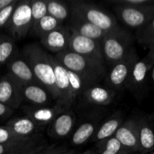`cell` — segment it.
<instances>
[{
    "mask_svg": "<svg viewBox=\"0 0 154 154\" xmlns=\"http://www.w3.org/2000/svg\"><path fill=\"white\" fill-rule=\"evenodd\" d=\"M23 57L32 69L37 81L43 86L57 101L58 90L55 84L53 67L51 62V55L43 51L40 45L30 43L23 48Z\"/></svg>",
    "mask_w": 154,
    "mask_h": 154,
    "instance_id": "6da1fadb",
    "label": "cell"
},
{
    "mask_svg": "<svg viewBox=\"0 0 154 154\" xmlns=\"http://www.w3.org/2000/svg\"><path fill=\"white\" fill-rule=\"evenodd\" d=\"M151 69H152L144 58L143 60H138L132 70L126 88L130 89L133 93H139L143 88Z\"/></svg>",
    "mask_w": 154,
    "mask_h": 154,
    "instance_id": "44dd1931",
    "label": "cell"
},
{
    "mask_svg": "<svg viewBox=\"0 0 154 154\" xmlns=\"http://www.w3.org/2000/svg\"><path fill=\"white\" fill-rule=\"evenodd\" d=\"M81 154H96L95 152H93L92 151H87V152H83V153Z\"/></svg>",
    "mask_w": 154,
    "mask_h": 154,
    "instance_id": "b9f144b4",
    "label": "cell"
},
{
    "mask_svg": "<svg viewBox=\"0 0 154 154\" xmlns=\"http://www.w3.org/2000/svg\"><path fill=\"white\" fill-rule=\"evenodd\" d=\"M31 0L19 1L16 4L11 19L6 25L13 39L21 40L32 30Z\"/></svg>",
    "mask_w": 154,
    "mask_h": 154,
    "instance_id": "52a82bcc",
    "label": "cell"
},
{
    "mask_svg": "<svg viewBox=\"0 0 154 154\" xmlns=\"http://www.w3.org/2000/svg\"><path fill=\"white\" fill-rule=\"evenodd\" d=\"M44 148H45V146H44V144H42L41 137L39 136L36 139H34L32 143H30L29 144L24 146L23 148L11 154H36Z\"/></svg>",
    "mask_w": 154,
    "mask_h": 154,
    "instance_id": "1f68e13d",
    "label": "cell"
},
{
    "mask_svg": "<svg viewBox=\"0 0 154 154\" xmlns=\"http://www.w3.org/2000/svg\"><path fill=\"white\" fill-rule=\"evenodd\" d=\"M68 77L69 81V88H70V93L72 96V98L74 101L76 98L84 92L86 88H88V84L76 73L70 71L68 69Z\"/></svg>",
    "mask_w": 154,
    "mask_h": 154,
    "instance_id": "83f0119b",
    "label": "cell"
},
{
    "mask_svg": "<svg viewBox=\"0 0 154 154\" xmlns=\"http://www.w3.org/2000/svg\"><path fill=\"white\" fill-rule=\"evenodd\" d=\"M123 123H124L123 116L121 115V113H116V115L111 116L109 119H107L97 130L93 140L98 143L115 136L116 131L118 130V128L121 126Z\"/></svg>",
    "mask_w": 154,
    "mask_h": 154,
    "instance_id": "7402d4cb",
    "label": "cell"
},
{
    "mask_svg": "<svg viewBox=\"0 0 154 154\" xmlns=\"http://www.w3.org/2000/svg\"><path fill=\"white\" fill-rule=\"evenodd\" d=\"M140 152L147 154L154 151V130L147 117L137 118Z\"/></svg>",
    "mask_w": 154,
    "mask_h": 154,
    "instance_id": "ffe728a7",
    "label": "cell"
},
{
    "mask_svg": "<svg viewBox=\"0 0 154 154\" xmlns=\"http://www.w3.org/2000/svg\"><path fill=\"white\" fill-rule=\"evenodd\" d=\"M97 124L95 122H86L79 125L71 137V143L79 146L87 143L97 132Z\"/></svg>",
    "mask_w": 154,
    "mask_h": 154,
    "instance_id": "603a6c76",
    "label": "cell"
},
{
    "mask_svg": "<svg viewBox=\"0 0 154 154\" xmlns=\"http://www.w3.org/2000/svg\"><path fill=\"white\" fill-rule=\"evenodd\" d=\"M22 111L25 115L26 117L30 118L39 126H44L47 125H51L54 119L59 116L63 112L69 110L60 104H56L54 106H37L26 105L21 107Z\"/></svg>",
    "mask_w": 154,
    "mask_h": 154,
    "instance_id": "9c48e42d",
    "label": "cell"
},
{
    "mask_svg": "<svg viewBox=\"0 0 154 154\" xmlns=\"http://www.w3.org/2000/svg\"><path fill=\"white\" fill-rule=\"evenodd\" d=\"M146 61L148 62L150 68L152 69L154 66V42L149 47V52L144 58Z\"/></svg>",
    "mask_w": 154,
    "mask_h": 154,
    "instance_id": "74e56055",
    "label": "cell"
},
{
    "mask_svg": "<svg viewBox=\"0 0 154 154\" xmlns=\"http://www.w3.org/2000/svg\"><path fill=\"white\" fill-rule=\"evenodd\" d=\"M19 88L23 101L31 104V106H51L54 99L51 93L40 83H32L20 85Z\"/></svg>",
    "mask_w": 154,
    "mask_h": 154,
    "instance_id": "4fadbf2b",
    "label": "cell"
},
{
    "mask_svg": "<svg viewBox=\"0 0 154 154\" xmlns=\"http://www.w3.org/2000/svg\"><path fill=\"white\" fill-rule=\"evenodd\" d=\"M18 0H14V2L12 4H10L9 5H7L6 7H5L4 9H2L0 11V28L6 26L11 19V16L14 11V8L16 6Z\"/></svg>",
    "mask_w": 154,
    "mask_h": 154,
    "instance_id": "836d02e7",
    "label": "cell"
},
{
    "mask_svg": "<svg viewBox=\"0 0 154 154\" xmlns=\"http://www.w3.org/2000/svg\"><path fill=\"white\" fill-rule=\"evenodd\" d=\"M138 60L139 57L134 49L124 60L113 65L106 76L108 88L116 92L126 88L132 70Z\"/></svg>",
    "mask_w": 154,
    "mask_h": 154,
    "instance_id": "8992f818",
    "label": "cell"
},
{
    "mask_svg": "<svg viewBox=\"0 0 154 154\" xmlns=\"http://www.w3.org/2000/svg\"><path fill=\"white\" fill-rule=\"evenodd\" d=\"M76 116L71 110H67L57 116L49 125L48 135L53 139L66 138L73 130Z\"/></svg>",
    "mask_w": 154,
    "mask_h": 154,
    "instance_id": "2e32d148",
    "label": "cell"
},
{
    "mask_svg": "<svg viewBox=\"0 0 154 154\" xmlns=\"http://www.w3.org/2000/svg\"><path fill=\"white\" fill-rule=\"evenodd\" d=\"M147 154H154V151L153 152H149V153H147Z\"/></svg>",
    "mask_w": 154,
    "mask_h": 154,
    "instance_id": "7bdbcfd3",
    "label": "cell"
},
{
    "mask_svg": "<svg viewBox=\"0 0 154 154\" xmlns=\"http://www.w3.org/2000/svg\"><path fill=\"white\" fill-rule=\"evenodd\" d=\"M83 98L88 104L97 106H107L114 101L116 91L109 88L99 85H93L88 87L82 93Z\"/></svg>",
    "mask_w": 154,
    "mask_h": 154,
    "instance_id": "d6986e66",
    "label": "cell"
},
{
    "mask_svg": "<svg viewBox=\"0 0 154 154\" xmlns=\"http://www.w3.org/2000/svg\"><path fill=\"white\" fill-rule=\"evenodd\" d=\"M70 21H69V31L72 32H75L77 34H79L81 36L100 42L103 40V38L106 36L107 32L101 30L97 26L90 23L89 22L70 14Z\"/></svg>",
    "mask_w": 154,
    "mask_h": 154,
    "instance_id": "e0dca14e",
    "label": "cell"
},
{
    "mask_svg": "<svg viewBox=\"0 0 154 154\" xmlns=\"http://www.w3.org/2000/svg\"><path fill=\"white\" fill-rule=\"evenodd\" d=\"M40 135L30 139V140H26V141H19V142H11V143H4V144H0V154H11L22 148H23L24 146H26L27 144H29L30 143H32L34 139H36L37 137H39Z\"/></svg>",
    "mask_w": 154,
    "mask_h": 154,
    "instance_id": "4dcf8cb0",
    "label": "cell"
},
{
    "mask_svg": "<svg viewBox=\"0 0 154 154\" xmlns=\"http://www.w3.org/2000/svg\"><path fill=\"white\" fill-rule=\"evenodd\" d=\"M70 31L62 25L48 32L41 38V43L48 51L55 54L68 50Z\"/></svg>",
    "mask_w": 154,
    "mask_h": 154,
    "instance_id": "9a60e30c",
    "label": "cell"
},
{
    "mask_svg": "<svg viewBox=\"0 0 154 154\" xmlns=\"http://www.w3.org/2000/svg\"><path fill=\"white\" fill-rule=\"evenodd\" d=\"M151 77H152V80L154 82V66L152 68V69H151Z\"/></svg>",
    "mask_w": 154,
    "mask_h": 154,
    "instance_id": "ab89813d",
    "label": "cell"
},
{
    "mask_svg": "<svg viewBox=\"0 0 154 154\" xmlns=\"http://www.w3.org/2000/svg\"><path fill=\"white\" fill-rule=\"evenodd\" d=\"M14 0H0V11L7 5H9L10 4H12Z\"/></svg>",
    "mask_w": 154,
    "mask_h": 154,
    "instance_id": "f35d334b",
    "label": "cell"
},
{
    "mask_svg": "<svg viewBox=\"0 0 154 154\" xmlns=\"http://www.w3.org/2000/svg\"><path fill=\"white\" fill-rule=\"evenodd\" d=\"M8 74L20 85L39 83L24 58L14 55L7 62Z\"/></svg>",
    "mask_w": 154,
    "mask_h": 154,
    "instance_id": "5bb4252c",
    "label": "cell"
},
{
    "mask_svg": "<svg viewBox=\"0 0 154 154\" xmlns=\"http://www.w3.org/2000/svg\"><path fill=\"white\" fill-rule=\"evenodd\" d=\"M65 152H67L66 148L61 147V146H54L53 145V146H49V147L42 149V151H40L36 154H62Z\"/></svg>",
    "mask_w": 154,
    "mask_h": 154,
    "instance_id": "d590c367",
    "label": "cell"
},
{
    "mask_svg": "<svg viewBox=\"0 0 154 154\" xmlns=\"http://www.w3.org/2000/svg\"><path fill=\"white\" fill-rule=\"evenodd\" d=\"M19 84L7 73L0 77V103L13 108H19L23 102Z\"/></svg>",
    "mask_w": 154,
    "mask_h": 154,
    "instance_id": "7c38bea8",
    "label": "cell"
},
{
    "mask_svg": "<svg viewBox=\"0 0 154 154\" xmlns=\"http://www.w3.org/2000/svg\"><path fill=\"white\" fill-rule=\"evenodd\" d=\"M5 126L16 136L24 139H31L38 136L42 128L26 116L14 117L7 122Z\"/></svg>",
    "mask_w": 154,
    "mask_h": 154,
    "instance_id": "ac0fdd59",
    "label": "cell"
},
{
    "mask_svg": "<svg viewBox=\"0 0 154 154\" xmlns=\"http://www.w3.org/2000/svg\"><path fill=\"white\" fill-rule=\"evenodd\" d=\"M14 39L5 35L0 36V66L7 63L14 54Z\"/></svg>",
    "mask_w": 154,
    "mask_h": 154,
    "instance_id": "4316f807",
    "label": "cell"
},
{
    "mask_svg": "<svg viewBox=\"0 0 154 154\" xmlns=\"http://www.w3.org/2000/svg\"><path fill=\"white\" fill-rule=\"evenodd\" d=\"M113 4L130 6V7H142V6L152 5L154 4V2L152 0H117V1H114Z\"/></svg>",
    "mask_w": 154,
    "mask_h": 154,
    "instance_id": "e575fe53",
    "label": "cell"
},
{
    "mask_svg": "<svg viewBox=\"0 0 154 154\" xmlns=\"http://www.w3.org/2000/svg\"><path fill=\"white\" fill-rule=\"evenodd\" d=\"M68 50L106 66L101 42L70 32Z\"/></svg>",
    "mask_w": 154,
    "mask_h": 154,
    "instance_id": "ba28073f",
    "label": "cell"
},
{
    "mask_svg": "<svg viewBox=\"0 0 154 154\" xmlns=\"http://www.w3.org/2000/svg\"><path fill=\"white\" fill-rule=\"evenodd\" d=\"M70 14L89 22L106 32H111L121 28L117 18L114 14L94 4L82 1L73 2Z\"/></svg>",
    "mask_w": 154,
    "mask_h": 154,
    "instance_id": "277c9868",
    "label": "cell"
},
{
    "mask_svg": "<svg viewBox=\"0 0 154 154\" xmlns=\"http://www.w3.org/2000/svg\"><path fill=\"white\" fill-rule=\"evenodd\" d=\"M14 112V109L0 103V119H3V118H5V117H8L10 115H12Z\"/></svg>",
    "mask_w": 154,
    "mask_h": 154,
    "instance_id": "8d00e7d4",
    "label": "cell"
},
{
    "mask_svg": "<svg viewBox=\"0 0 154 154\" xmlns=\"http://www.w3.org/2000/svg\"><path fill=\"white\" fill-rule=\"evenodd\" d=\"M136 40L139 43L150 47L154 42V17L153 19L144 27L136 31Z\"/></svg>",
    "mask_w": 154,
    "mask_h": 154,
    "instance_id": "f1b7e54d",
    "label": "cell"
},
{
    "mask_svg": "<svg viewBox=\"0 0 154 154\" xmlns=\"http://www.w3.org/2000/svg\"><path fill=\"white\" fill-rule=\"evenodd\" d=\"M47 14L55 18L61 23L70 15V10L64 3L55 0L46 1Z\"/></svg>",
    "mask_w": 154,
    "mask_h": 154,
    "instance_id": "cb8c5ba5",
    "label": "cell"
},
{
    "mask_svg": "<svg viewBox=\"0 0 154 154\" xmlns=\"http://www.w3.org/2000/svg\"><path fill=\"white\" fill-rule=\"evenodd\" d=\"M31 139H32V138H31ZM26 140H30V139H24V138H21V137L16 136L5 125V126H0V144L11 143V142L26 141Z\"/></svg>",
    "mask_w": 154,
    "mask_h": 154,
    "instance_id": "d6a6232c",
    "label": "cell"
},
{
    "mask_svg": "<svg viewBox=\"0 0 154 154\" xmlns=\"http://www.w3.org/2000/svg\"><path fill=\"white\" fill-rule=\"evenodd\" d=\"M31 13H32V28H33L45 15H47L46 1L31 0Z\"/></svg>",
    "mask_w": 154,
    "mask_h": 154,
    "instance_id": "f546056e",
    "label": "cell"
},
{
    "mask_svg": "<svg viewBox=\"0 0 154 154\" xmlns=\"http://www.w3.org/2000/svg\"><path fill=\"white\" fill-rule=\"evenodd\" d=\"M54 56L67 69L79 75L88 87L97 85L106 76V66L69 50L60 51Z\"/></svg>",
    "mask_w": 154,
    "mask_h": 154,
    "instance_id": "7a4b0ae2",
    "label": "cell"
},
{
    "mask_svg": "<svg viewBox=\"0 0 154 154\" xmlns=\"http://www.w3.org/2000/svg\"><path fill=\"white\" fill-rule=\"evenodd\" d=\"M114 11L125 25L138 31L153 19L154 4L142 7H130L114 4Z\"/></svg>",
    "mask_w": 154,
    "mask_h": 154,
    "instance_id": "5b68a950",
    "label": "cell"
},
{
    "mask_svg": "<svg viewBox=\"0 0 154 154\" xmlns=\"http://www.w3.org/2000/svg\"><path fill=\"white\" fill-rule=\"evenodd\" d=\"M115 137L119 141L126 152H140L137 118H130L125 121L116 131Z\"/></svg>",
    "mask_w": 154,
    "mask_h": 154,
    "instance_id": "8fae6325",
    "label": "cell"
},
{
    "mask_svg": "<svg viewBox=\"0 0 154 154\" xmlns=\"http://www.w3.org/2000/svg\"><path fill=\"white\" fill-rule=\"evenodd\" d=\"M60 25H62L60 22L51 17V15L47 14L33 28H32V31L34 35L42 38V36H44L45 34L58 28Z\"/></svg>",
    "mask_w": 154,
    "mask_h": 154,
    "instance_id": "d4e9b609",
    "label": "cell"
},
{
    "mask_svg": "<svg viewBox=\"0 0 154 154\" xmlns=\"http://www.w3.org/2000/svg\"><path fill=\"white\" fill-rule=\"evenodd\" d=\"M97 146L98 149L97 154H128L115 136L98 143Z\"/></svg>",
    "mask_w": 154,
    "mask_h": 154,
    "instance_id": "484cf974",
    "label": "cell"
},
{
    "mask_svg": "<svg viewBox=\"0 0 154 154\" xmlns=\"http://www.w3.org/2000/svg\"><path fill=\"white\" fill-rule=\"evenodd\" d=\"M51 62L53 67L55 75V84L58 90L57 103L69 108L75 102L72 98L68 77V69L57 60L55 56L51 55Z\"/></svg>",
    "mask_w": 154,
    "mask_h": 154,
    "instance_id": "30bf717a",
    "label": "cell"
},
{
    "mask_svg": "<svg viewBox=\"0 0 154 154\" xmlns=\"http://www.w3.org/2000/svg\"><path fill=\"white\" fill-rule=\"evenodd\" d=\"M101 47L106 64L107 63L111 67L124 60L135 49L133 35L122 27L107 32L101 41Z\"/></svg>",
    "mask_w": 154,
    "mask_h": 154,
    "instance_id": "3957f363",
    "label": "cell"
},
{
    "mask_svg": "<svg viewBox=\"0 0 154 154\" xmlns=\"http://www.w3.org/2000/svg\"><path fill=\"white\" fill-rule=\"evenodd\" d=\"M62 154H76V152L74 151H67V152H63Z\"/></svg>",
    "mask_w": 154,
    "mask_h": 154,
    "instance_id": "60d3db41",
    "label": "cell"
}]
</instances>
